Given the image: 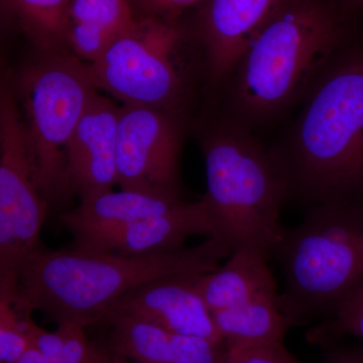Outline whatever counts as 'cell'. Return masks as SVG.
Here are the masks:
<instances>
[{"instance_id":"cell-1","label":"cell","mask_w":363,"mask_h":363,"mask_svg":"<svg viewBox=\"0 0 363 363\" xmlns=\"http://www.w3.org/2000/svg\"><path fill=\"white\" fill-rule=\"evenodd\" d=\"M231 250L215 238L194 247L145 255L39 248L23 262L11 294L16 309L40 311L60 323H104L112 306L138 286L162 277L214 271Z\"/></svg>"},{"instance_id":"cell-2","label":"cell","mask_w":363,"mask_h":363,"mask_svg":"<svg viewBox=\"0 0 363 363\" xmlns=\"http://www.w3.org/2000/svg\"><path fill=\"white\" fill-rule=\"evenodd\" d=\"M283 150L290 195L363 203V43L343 45L304 98Z\"/></svg>"},{"instance_id":"cell-3","label":"cell","mask_w":363,"mask_h":363,"mask_svg":"<svg viewBox=\"0 0 363 363\" xmlns=\"http://www.w3.org/2000/svg\"><path fill=\"white\" fill-rule=\"evenodd\" d=\"M331 0H291L255 35L233 73L230 117L252 130L303 101L345 44Z\"/></svg>"},{"instance_id":"cell-4","label":"cell","mask_w":363,"mask_h":363,"mask_svg":"<svg viewBox=\"0 0 363 363\" xmlns=\"http://www.w3.org/2000/svg\"><path fill=\"white\" fill-rule=\"evenodd\" d=\"M252 131L227 117L203 133L206 193L201 200L211 238L231 252L247 248L271 259L285 231L279 217L290 191L274 152Z\"/></svg>"},{"instance_id":"cell-5","label":"cell","mask_w":363,"mask_h":363,"mask_svg":"<svg viewBox=\"0 0 363 363\" xmlns=\"http://www.w3.org/2000/svg\"><path fill=\"white\" fill-rule=\"evenodd\" d=\"M274 255L285 279L279 304L293 326L325 321L363 286V203L312 206L285 228Z\"/></svg>"},{"instance_id":"cell-6","label":"cell","mask_w":363,"mask_h":363,"mask_svg":"<svg viewBox=\"0 0 363 363\" xmlns=\"http://www.w3.org/2000/svg\"><path fill=\"white\" fill-rule=\"evenodd\" d=\"M23 107L33 174L48 203L67 198V145L99 92L89 64L70 52H40L21 71L13 90Z\"/></svg>"},{"instance_id":"cell-7","label":"cell","mask_w":363,"mask_h":363,"mask_svg":"<svg viewBox=\"0 0 363 363\" xmlns=\"http://www.w3.org/2000/svg\"><path fill=\"white\" fill-rule=\"evenodd\" d=\"M189 30L180 21L136 16L133 25L89 64L98 90L123 105L183 112L190 74L183 55Z\"/></svg>"},{"instance_id":"cell-8","label":"cell","mask_w":363,"mask_h":363,"mask_svg":"<svg viewBox=\"0 0 363 363\" xmlns=\"http://www.w3.org/2000/svg\"><path fill=\"white\" fill-rule=\"evenodd\" d=\"M49 203L33 174L23 114L13 90L0 93V291L13 293L23 262L40 247Z\"/></svg>"},{"instance_id":"cell-9","label":"cell","mask_w":363,"mask_h":363,"mask_svg":"<svg viewBox=\"0 0 363 363\" xmlns=\"http://www.w3.org/2000/svg\"><path fill=\"white\" fill-rule=\"evenodd\" d=\"M182 113L123 105L117 135L116 182L125 190L182 198Z\"/></svg>"},{"instance_id":"cell-10","label":"cell","mask_w":363,"mask_h":363,"mask_svg":"<svg viewBox=\"0 0 363 363\" xmlns=\"http://www.w3.org/2000/svg\"><path fill=\"white\" fill-rule=\"evenodd\" d=\"M291 0H205L193 37L201 49L210 84L233 75L241 55L269 18Z\"/></svg>"},{"instance_id":"cell-11","label":"cell","mask_w":363,"mask_h":363,"mask_svg":"<svg viewBox=\"0 0 363 363\" xmlns=\"http://www.w3.org/2000/svg\"><path fill=\"white\" fill-rule=\"evenodd\" d=\"M198 274L162 277L138 286L112 306L104 323L113 317L130 316L174 333L224 343L213 314L196 289Z\"/></svg>"},{"instance_id":"cell-12","label":"cell","mask_w":363,"mask_h":363,"mask_svg":"<svg viewBox=\"0 0 363 363\" xmlns=\"http://www.w3.org/2000/svg\"><path fill=\"white\" fill-rule=\"evenodd\" d=\"M119 111L121 106L99 92L91 100L67 145V197L76 194L84 199L117 185Z\"/></svg>"},{"instance_id":"cell-13","label":"cell","mask_w":363,"mask_h":363,"mask_svg":"<svg viewBox=\"0 0 363 363\" xmlns=\"http://www.w3.org/2000/svg\"><path fill=\"white\" fill-rule=\"evenodd\" d=\"M195 235L212 238V225L201 199L181 203L166 213L106 230L74 236L76 250L145 255L185 248Z\"/></svg>"},{"instance_id":"cell-14","label":"cell","mask_w":363,"mask_h":363,"mask_svg":"<svg viewBox=\"0 0 363 363\" xmlns=\"http://www.w3.org/2000/svg\"><path fill=\"white\" fill-rule=\"evenodd\" d=\"M107 350L138 363H226L225 344L174 333L138 318H111Z\"/></svg>"},{"instance_id":"cell-15","label":"cell","mask_w":363,"mask_h":363,"mask_svg":"<svg viewBox=\"0 0 363 363\" xmlns=\"http://www.w3.org/2000/svg\"><path fill=\"white\" fill-rule=\"evenodd\" d=\"M269 257L257 250H235L223 266L198 274L195 286L212 314L262 298L278 297Z\"/></svg>"},{"instance_id":"cell-16","label":"cell","mask_w":363,"mask_h":363,"mask_svg":"<svg viewBox=\"0 0 363 363\" xmlns=\"http://www.w3.org/2000/svg\"><path fill=\"white\" fill-rule=\"evenodd\" d=\"M182 198L167 197L135 190L121 189L81 199L72 211L59 219L73 236L106 230L166 213L183 203Z\"/></svg>"},{"instance_id":"cell-17","label":"cell","mask_w":363,"mask_h":363,"mask_svg":"<svg viewBox=\"0 0 363 363\" xmlns=\"http://www.w3.org/2000/svg\"><path fill=\"white\" fill-rule=\"evenodd\" d=\"M136 20L130 0H71L69 50L86 63L96 61Z\"/></svg>"},{"instance_id":"cell-18","label":"cell","mask_w":363,"mask_h":363,"mask_svg":"<svg viewBox=\"0 0 363 363\" xmlns=\"http://www.w3.org/2000/svg\"><path fill=\"white\" fill-rule=\"evenodd\" d=\"M213 318L225 344L226 363L253 348L284 343L286 332L293 327L281 310L279 295L214 313Z\"/></svg>"},{"instance_id":"cell-19","label":"cell","mask_w":363,"mask_h":363,"mask_svg":"<svg viewBox=\"0 0 363 363\" xmlns=\"http://www.w3.org/2000/svg\"><path fill=\"white\" fill-rule=\"evenodd\" d=\"M71 0H1L2 11L32 40L38 51L69 52L67 28Z\"/></svg>"},{"instance_id":"cell-20","label":"cell","mask_w":363,"mask_h":363,"mask_svg":"<svg viewBox=\"0 0 363 363\" xmlns=\"http://www.w3.org/2000/svg\"><path fill=\"white\" fill-rule=\"evenodd\" d=\"M344 336H353L363 343V286L351 294L330 318L315 327L309 340L323 346Z\"/></svg>"},{"instance_id":"cell-21","label":"cell","mask_w":363,"mask_h":363,"mask_svg":"<svg viewBox=\"0 0 363 363\" xmlns=\"http://www.w3.org/2000/svg\"><path fill=\"white\" fill-rule=\"evenodd\" d=\"M30 347L20 311L11 296L0 291V363H16Z\"/></svg>"},{"instance_id":"cell-22","label":"cell","mask_w":363,"mask_h":363,"mask_svg":"<svg viewBox=\"0 0 363 363\" xmlns=\"http://www.w3.org/2000/svg\"><path fill=\"white\" fill-rule=\"evenodd\" d=\"M57 330L61 334L62 351L58 363H95L98 346L91 342L85 334V327L78 324L60 323Z\"/></svg>"},{"instance_id":"cell-23","label":"cell","mask_w":363,"mask_h":363,"mask_svg":"<svg viewBox=\"0 0 363 363\" xmlns=\"http://www.w3.org/2000/svg\"><path fill=\"white\" fill-rule=\"evenodd\" d=\"M133 9L140 16H154L169 21H178L184 11L202 4L205 0H130Z\"/></svg>"},{"instance_id":"cell-24","label":"cell","mask_w":363,"mask_h":363,"mask_svg":"<svg viewBox=\"0 0 363 363\" xmlns=\"http://www.w3.org/2000/svg\"><path fill=\"white\" fill-rule=\"evenodd\" d=\"M294 357L281 343L245 351L231 363H291Z\"/></svg>"},{"instance_id":"cell-25","label":"cell","mask_w":363,"mask_h":363,"mask_svg":"<svg viewBox=\"0 0 363 363\" xmlns=\"http://www.w3.org/2000/svg\"><path fill=\"white\" fill-rule=\"evenodd\" d=\"M326 355L323 363H363V343L355 346L323 345Z\"/></svg>"},{"instance_id":"cell-26","label":"cell","mask_w":363,"mask_h":363,"mask_svg":"<svg viewBox=\"0 0 363 363\" xmlns=\"http://www.w3.org/2000/svg\"><path fill=\"white\" fill-rule=\"evenodd\" d=\"M331 1L345 16L363 9V0H331Z\"/></svg>"},{"instance_id":"cell-27","label":"cell","mask_w":363,"mask_h":363,"mask_svg":"<svg viewBox=\"0 0 363 363\" xmlns=\"http://www.w3.org/2000/svg\"><path fill=\"white\" fill-rule=\"evenodd\" d=\"M16 363H52L39 350L30 346Z\"/></svg>"},{"instance_id":"cell-28","label":"cell","mask_w":363,"mask_h":363,"mask_svg":"<svg viewBox=\"0 0 363 363\" xmlns=\"http://www.w3.org/2000/svg\"><path fill=\"white\" fill-rule=\"evenodd\" d=\"M95 363H130V360L117 357V355L113 354L107 348L98 346L96 362Z\"/></svg>"},{"instance_id":"cell-29","label":"cell","mask_w":363,"mask_h":363,"mask_svg":"<svg viewBox=\"0 0 363 363\" xmlns=\"http://www.w3.org/2000/svg\"><path fill=\"white\" fill-rule=\"evenodd\" d=\"M291 363H301V362H298V360L297 359V358L294 357V358H293V360H292V362H291Z\"/></svg>"}]
</instances>
